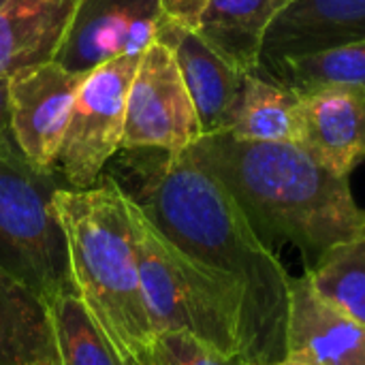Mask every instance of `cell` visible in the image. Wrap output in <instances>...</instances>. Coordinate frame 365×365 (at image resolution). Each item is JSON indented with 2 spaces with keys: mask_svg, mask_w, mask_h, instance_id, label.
<instances>
[{
  "mask_svg": "<svg viewBox=\"0 0 365 365\" xmlns=\"http://www.w3.org/2000/svg\"><path fill=\"white\" fill-rule=\"evenodd\" d=\"M289 0H207L192 30L240 75L259 71L267 28Z\"/></svg>",
  "mask_w": 365,
  "mask_h": 365,
  "instance_id": "obj_15",
  "label": "cell"
},
{
  "mask_svg": "<svg viewBox=\"0 0 365 365\" xmlns=\"http://www.w3.org/2000/svg\"><path fill=\"white\" fill-rule=\"evenodd\" d=\"M0 365H60L49 308L0 269Z\"/></svg>",
  "mask_w": 365,
  "mask_h": 365,
  "instance_id": "obj_16",
  "label": "cell"
},
{
  "mask_svg": "<svg viewBox=\"0 0 365 365\" xmlns=\"http://www.w3.org/2000/svg\"><path fill=\"white\" fill-rule=\"evenodd\" d=\"M160 0H79L53 62L88 75L124 56H141L156 38Z\"/></svg>",
  "mask_w": 365,
  "mask_h": 365,
  "instance_id": "obj_9",
  "label": "cell"
},
{
  "mask_svg": "<svg viewBox=\"0 0 365 365\" xmlns=\"http://www.w3.org/2000/svg\"><path fill=\"white\" fill-rule=\"evenodd\" d=\"M58 186L0 135V269L49 304L71 289L64 231L51 205Z\"/></svg>",
  "mask_w": 365,
  "mask_h": 365,
  "instance_id": "obj_5",
  "label": "cell"
},
{
  "mask_svg": "<svg viewBox=\"0 0 365 365\" xmlns=\"http://www.w3.org/2000/svg\"><path fill=\"white\" fill-rule=\"evenodd\" d=\"M4 2H6V0H0V6H2V4H4Z\"/></svg>",
  "mask_w": 365,
  "mask_h": 365,
  "instance_id": "obj_25",
  "label": "cell"
},
{
  "mask_svg": "<svg viewBox=\"0 0 365 365\" xmlns=\"http://www.w3.org/2000/svg\"><path fill=\"white\" fill-rule=\"evenodd\" d=\"M276 365H321L317 359H312L308 353H302V351H291L280 364Z\"/></svg>",
  "mask_w": 365,
  "mask_h": 365,
  "instance_id": "obj_24",
  "label": "cell"
},
{
  "mask_svg": "<svg viewBox=\"0 0 365 365\" xmlns=\"http://www.w3.org/2000/svg\"><path fill=\"white\" fill-rule=\"evenodd\" d=\"M188 152L225 184L267 246L274 240L293 244L308 269L365 237V210L349 178L302 143L248 141L222 130L203 135Z\"/></svg>",
  "mask_w": 365,
  "mask_h": 365,
  "instance_id": "obj_2",
  "label": "cell"
},
{
  "mask_svg": "<svg viewBox=\"0 0 365 365\" xmlns=\"http://www.w3.org/2000/svg\"><path fill=\"white\" fill-rule=\"evenodd\" d=\"M148 365H250L242 355H227L210 342L186 334L165 331L154 338Z\"/></svg>",
  "mask_w": 365,
  "mask_h": 365,
  "instance_id": "obj_21",
  "label": "cell"
},
{
  "mask_svg": "<svg viewBox=\"0 0 365 365\" xmlns=\"http://www.w3.org/2000/svg\"><path fill=\"white\" fill-rule=\"evenodd\" d=\"M139 58H115L86 75L51 169L68 188L94 186L122 150L126 96Z\"/></svg>",
  "mask_w": 365,
  "mask_h": 365,
  "instance_id": "obj_6",
  "label": "cell"
},
{
  "mask_svg": "<svg viewBox=\"0 0 365 365\" xmlns=\"http://www.w3.org/2000/svg\"><path fill=\"white\" fill-rule=\"evenodd\" d=\"M365 41V0H289L265 32L259 71Z\"/></svg>",
  "mask_w": 365,
  "mask_h": 365,
  "instance_id": "obj_10",
  "label": "cell"
},
{
  "mask_svg": "<svg viewBox=\"0 0 365 365\" xmlns=\"http://www.w3.org/2000/svg\"><path fill=\"white\" fill-rule=\"evenodd\" d=\"M257 73L269 75L272 79L289 86L297 94L329 83L357 86L365 90V41L323 53L282 60Z\"/></svg>",
  "mask_w": 365,
  "mask_h": 365,
  "instance_id": "obj_18",
  "label": "cell"
},
{
  "mask_svg": "<svg viewBox=\"0 0 365 365\" xmlns=\"http://www.w3.org/2000/svg\"><path fill=\"white\" fill-rule=\"evenodd\" d=\"M302 145L349 178L365 160V90L329 83L302 92Z\"/></svg>",
  "mask_w": 365,
  "mask_h": 365,
  "instance_id": "obj_12",
  "label": "cell"
},
{
  "mask_svg": "<svg viewBox=\"0 0 365 365\" xmlns=\"http://www.w3.org/2000/svg\"><path fill=\"white\" fill-rule=\"evenodd\" d=\"M86 75L58 62L24 68L9 81V133L21 156L43 173H53L77 92Z\"/></svg>",
  "mask_w": 365,
  "mask_h": 365,
  "instance_id": "obj_8",
  "label": "cell"
},
{
  "mask_svg": "<svg viewBox=\"0 0 365 365\" xmlns=\"http://www.w3.org/2000/svg\"><path fill=\"white\" fill-rule=\"evenodd\" d=\"M203 137L195 103L171 51L154 41L139 58L128 88L122 150L182 152Z\"/></svg>",
  "mask_w": 365,
  "mask_h": 365,
  "instance_id": "obj_7",
  "label": "cell"
},
{
  "mask_svg": "<svg viewBox=\"0 0 365 365\" xmlns=\"http://www.w3.org/2000/svg\"><path fill=\"white\" fill-rule=\"evenodd\" d=\"M287 349L321 365H365V327L325 302L304 274L291 282Z\"/></svg>",
  "mask_w": 365,
  "mask_h": 365,
  "instance_id": "obj_13",
  "label": "cell"
},
{
  "mask_svg": "<svg viewBox=\"0 0 365 365\" xmlns=\"http://www.w3.org/2000/svg\"><path fill=\"white\" fill-rule=\"evenodd\" d=\"M205 2L207 0H160L165 15H169L171 19H175V21H180V24H184L188 28L195 26V21H197L199 13L203 11Z\"/></svg>",
  "mask_w": 365,
  "mask_h": 365,
  "instance_id": "obj_22",
  "label": "cell"
},
{
  "mask_svg": "<svg viewBox=\"0 0 365 365\" xmlns=\"http://www.w3.org/2000/svg\"><path fill=\"white\" fill-rule=\"evenodd\" d=\"M47 308L60 365H122L73 289L56 295Z\"/></svg>",
  "mask_w": 365,
  "mask_h": 365,
  "instance_id": "obj_19",
  "label": "cell"
},
{
  "mask_svg": "<svg viewBox=\"0 0 365 365\" xmlns=\"http://www.w3.org/2000/svg\"><path fill=\"white\" fill-rule=\"evenodd\" d=\"M79 0H6L0 6V79L53 62Z\"/></svg>",
  "mask_w": 365,
  "mask_h": 365,
  "instance_id": "obj_14",
  "label": "cell"
},
{
  "mask_svg": "<svg viewBox=\"0 0 365 365\" xmlns=\"http://www.w3.org/2000/svg\"><path fill=\"white\" fill-rule=\"evenodd\" d=\"M126 203L154 334L186 331L227 355L244 357L246 302L242 291L175 248L128 197Z\"/></svg>",
  "mask_w": 365,
  "mask_h": 365,
  "instance_id": "obj_4",
  "label": "cell"
},
{
  "mask_svg": "<svg viewBox=\"0 0 365 365\" xmlns=\"http://www.w3.org/2000/svg\"><path fill=\"white\" fill-rule=\"evenodd\" d=\"M225 133L248 141L299 143L302 141L299 94L265 73L246 75L231 126Z\"/></svg>",
  "mask_w": 365,
  "mask_h": 365,
  "instance_id": "obj_17",
  "label": "cell"
},
{
  "mask_svg": "<svg viewBox=\"0 0 365 365\" xmlns=\"http://www.w3.org/2000/svg\"><path fill=\"white\" fill-rule=\"evenodd\" d=\"M9 130V81L0 79V135Z\"/></svg>",
  "mask_w": 365,
  "mask_h": 365,
  "instance_id": "obj_23",
  "label": "cell"
},
{
  "mask_svg": "<svg viewBox=\"0 0 365 365\" xmlns=\"http://www.w3.org/2000/svg\"><path fill=\"white\" fill-rule=\"evenodd\" d=\"M105 175L163 237L242 291L244 359L250 365L280 364L289 353L293 276L252 229L225 184L188 148L182 152L126 148Z\"/></svg>",
  "mask_w": 365,
  "mask_h": 365,
  "instance_id": "obj_1",
  "label": "cell"
},
{
  "mask_svg": "<svg viewBox=\"0 0 365 365\" xmlns=\"http://www.w3.org/2000/svg\"><path fill=\"white\" fill-rule=\"evenodd\" d=\"M51 205L66 240L73 293L122 365H148L156 334L124 192L103 173L90 188H56Z\"/></svg>",
  "mask_w": 365,
  "mask_h": 365,
  "instance_id": "obj_3",
  "label": "cell"
},
{
  "mask_svg": "<svg viewBox=\"0 0 365 365\" xmlns=\"http://www.w3.org/2000/svg\"><path fill=\"white\" fill-rule=\"evenodd\" d=\"M306 276L325 302L365 327V237L331 250Z\"/></svg>",
  "mask_w": 365,
  "mask_h": 365,
  "instance_id": "obj_20",
  "label": "cell"
},
{
  "mask_svg": "<svg viewBox=\"0 0 365 365\" xmlns=\"http://www.w3.org/2000/svg\"><path fill=\"white\" fill-rule=\"evenodd\" d=\"M165 45L195 103L203 135L222 133L231 126L244 77L222 60L192 28L163 15L156 38Z\"/></svg>",
  "mask_w": 365,
  "mask_h": 365,
  "instance_id": "obj_11",
  "label": "cell"
}]
</instances>
